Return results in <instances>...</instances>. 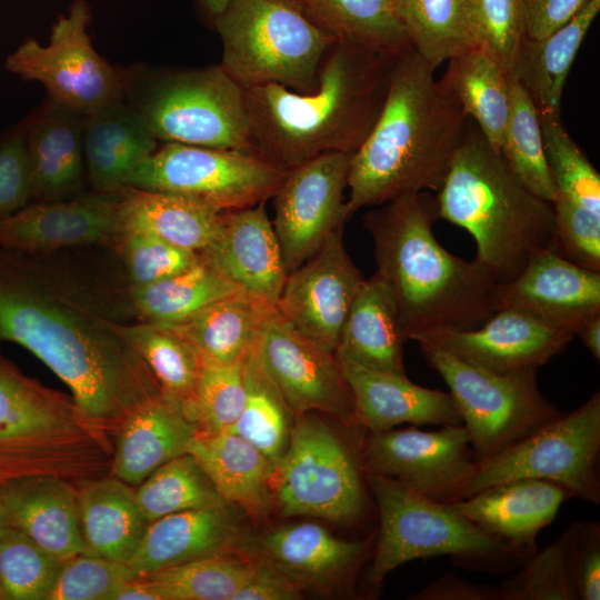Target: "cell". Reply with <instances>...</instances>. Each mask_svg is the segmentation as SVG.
Instances as JSON below:
<instances>
[{"mask_svg": "<svg viewBox=\"0 0 600 600\" xmlns=\"http://www.w3.org/2000/svg\"><path fill=\"white\" fill-rule=\"evenodd\" d=\"M112 251L0 248V341L41 360L69 387L83 416L114 441L126 419L162 393L143 358L117 331L139 318Z\"/></svg>", "mask_w": 600, "mask_h": 600, "instance_id": "cell-1", "label": "cell"}, {"mask_svg": "<svg viewBox=\"0 0 600 600\" xmlns=\"http://www.w3.org/2000/svg\"><path fill=\"white\" fill-rule=\"evenodd\" d=\"M434 69L413 49L392 61L381 112L350 160V219L402 196L438 191L468 126Z\"/></svg>", "mask_w": 600, "mask_h": 600, "instance_id": "cell-2", "label": "cell"}, {"mask_svg": "<svg viewBox=\"0 0 600 600\" xmlns=\"http://www.w3.org/2000/svg\"><path fill=\"white\" fill-rule=\"evenodd\" d=\"M393 60L336 40L313 92L278 83L244 89L253 153L287 171L326 153L353 154L381 112Z\"/></svg>", "mask_w": 600, "mask_h": 600, "instance_id": "cell-3", "label": "cell"}, {"mask_svg": "<svg viewBox=\"0 0 600 600\" xmlns=\"http://www.w3.org/2000/svg\"><path fill=\"white\" fill-rule=\"evenodd\" d=\"M439 219L428 191L373 207L363 226L373 242L377 273L390 287L404 340L437 330L480 327L496 311V280L474 258L442 247L432 227Z\"/></svg>", "mask_w": 600, "mask_h": 600, "instance_id": "cell-4", "label": "cell"}, {"mask_svg": "<svg viewBox=\"0 0 600 600\" xmlns=\"http://www.w3.org/2000/svg\"><path fill=\"white\" fill-rule=\"evenodd\" d=\"M437 193L438 217L473 237L476 258L497 283L516 278L533 254L554 250L551 202L522 184L477 126H467Z\"/></svg>", "mask_w": 600, "mask_h": 600, "instance_id": "cell-5", "label": "cell"}, {"mask_svg": "<svg viewBox=\"0 0 600 600\" xmlns=\"http://www.w3.org/2000/svg\"><path fill=\"white\" fill-rule=\"evenodd\" d=\"M113 440L73 399L26 376L0 350V487L32 474L76 484L111 473Z\"/></svg>", "mask_w": 600, "mask_h": 600, "instance_id": "cell-6", "label": "cell"}, {"mask_svg": "<svg viewBox=\"0 0 600 600\" xmlns=\"http://www.w3.org/2000/svg\"><path fill=\"white\" fill-rule=\"evenodd\" d=\"M379 513V532L367 582L377 590L386 576L417 560L449 556L471 570L503 573L529 557L486 533L450 503L430 499L382 476L366 472Z\"/></svg>", "mask_w": 600, "mask_h": 600, "instance_id": "cell-7", "label": "cell"}, {"mask_svg": "<svg viewBox=\"0 0 600 600\" xmlns=\"http://www.w3.org/2000/svg\"><path fill=\"white\" fill-rule=\"evenodd\" d=\"M222 42V69L243 89L278 83L313 92L336 41L301 0H229L213 19Z\"/></svg>", "mask_w": 600, "mask_h": 600, "instance_id": "cell-8", "label": "cell"}, {"mask_svg": "<svg viewBox=\"0 0 600 600\" xmlns=\"http://www.w3.org/2000/svg\"><path fill=\"white\" fill-rule=\"evenodd\" d=\"M126 96L158 141L253 153L244 89L220 64L127 73Z\"/></svg>", "mask_w": 600, "mask_h": 600, "instance_id": "cell-9", "label": "cell"}, {"mask_svg": "<svg viewBox=\"0 0 600 600\" xmlns=\"http://www.w3.org/2000/svg\"><path fill=\"white\" fill-rule=\"evenodd\" d=\"M270 482L284 517L310 516L340 523H359L366 517L367 479L356 452L312 412L296 416Z\"/></svg>", "mask_w": 600, "mask_h": 600, "instance_id": "cell-10", "label": "cell"}, {"mask_svg": "<svg viewBox=\"0 0 600 600\" xmlns=\"http://www.w3.org/2000/svg\"><path fill=\"white\" fill-rule=\"evenodd\" d=\"M444 380L476 460L498 454L563 414L540 392L537 369L497 373L469 364L427 341H417Z\"/></svg>", "mask_w": 600, "mask_h": 600, "instance_id": "cell-11", "label": "cell"}, {"mask_svg": "<svg viewBox=\"0 0 600 600\" xmlns=\"http://www.w3.org/2000/svg\"><path fill=\"white\" fill-rule=\"evenodd\" d=\"M600 393L496 456L477 460L457 501L516 479L556 482L572 497L600 502ZM456 502V501H454Z\"/></svg>", "mask_w": 600, "mask_h": 600, "instance_id": "cell-12", "label": "cell"}, {"mask_svg": "<svg viewBox=\"0 0 600 600\" xmlns=\"http://www.w3.org/2000/svg\"><path fill=\"white\" fill-rule=\"evenodd\" d=\"M287 172L254 153L168 142L126 187L183 196L224 212L271 199Z\"/></svg>", "mask_w": 600, "mask_h": 600, "instance_id": "cell-13", "label": "cell"}, {"mask_svg": "<svg viewBox=\"0 0 600 600\" xmlns=\"http://www.w3.org/2000/svg\"><path fill=\"white\" fill-rule=\"evenodd\" d=\"M90 20L89 6L74 1L53 24L48 44L27 39L7 57L4 68L41 83L48 98L83 116L124 100L127 73L94 50L87 31Z\"/></svg>", "mask_w": 600, "mask_h": 600, "instance_id": "cell-14", "label": "cell"}, {"mask_svg": "<svg viewBox=\"0 0 600 600\" xmlns=\"http://www.w3.org/2000/svg\"><path fill=\"white\" fill-rule=\"evenodd\" d=\"M352 154L331 152L288 170L272 196L271 221L288 273L349 220L344 199Z\"/></svg>", "mask_w": 600, "mask_h": 600, "instance_id": "cell-15", "label": "cell"}, {"mask_svg": "<svg viewBox=\"0 0 600 600\" xmlns=\"http://www.w3.org/2000/svg\"><path fill=\"white\" fill-rule=\"evenodd\" d=\"M362 460L366 472L394 480L443 503L457 501L477 462L462 423L433 431L413 426L371 432Z\"/></svg>", "mask_w": 600, "mask_h": 600, "instance_id": "cell-16", "label": "cell"}, {"mask_svg": "<svg viewBox=\"0 0 600 600\" xmlns=\"http://www.w3.org/2000/svg\"><path fill=\"white\" fill-rule=\"evenodd\" d=\"M256 352L296 416L317 411L359 426L334 353L304 337L279 312L268 323Z\"/></svg>", "mask_w": 600, "mask_h": 600, "instance_id": "cell-17", "label": "cell"}, {"mask_svg": "<svg viewBox=\"0 0 600 600\" xmlns=\"http://www.w3.org/2000/svg\"><path fill=\"white\" fill-rule=\"evenodd\" d=\"M363 280L346 249L340 228L312 257L288 273L276 308L300 333L334 353Z\"/></svg>", "mask_w": 600, "mask_h": 600, "instance_id": "cell-18", "label": "cell"}, {"mask_svg": "<svg viewBox=\"0 0 600 600\" xmlns=\"http://www.w3.org/2000/svg\"><path fill=\"white\" fill-rule=\"evenodd\" d=\"M120 191L31 201L0 221V248L28 253L103 247L120 239Z\"/></svg>", "mask_w": 600, "mask_h": 600, "instance_id": "cell-19", "label": "cell"}, {"mask_svg": "<svg viewBox=\"0 0 600 600\" xmlns=\"http://www.w3.org/2000/svg\"><path fill=\"white\" fill-rule=\"evenodd\" d=\"M574 333L516 309H500L467 330H437L416 338L474 367L506 373L538 369L561 353Z\"/></svg>", "mask_w": 600, "mask_h": 600, "instance_id": "cell-20", "label": "cell"}, {"mask_svg": "<svg viewBox=\"0 0 600 600\" xmlns=\"http://www.w3.org/2000/svg\"><path fill=\"white\" fill-rule=\"evenodd\" d=\"M497 311L516 309L574 333L600 313V272L552 249L533 254L512 280L496 283Z\"/></svg>", "mask_w": 600, "mask_h": 600, "instance_id": "cell-21", "label": "cell"}, {"mask_svg": "<svg viewBox=\"0 0 600 600\" xmlns=\"http://www.w3.org/2000/svg\"><path fill=\"white\" fill-rule=\"evenodd\" d=\"M199 257L238 289L277 303L288 272L264 202L224 211Z\"/></svg>", "mask_w": 600, "mask_h": 600, "instance_id": "cell-22", "label": "cell"}, {"mask_svg": "<svg viewBox=\"0 0 600 600\" xmlns=\"http://www.w3.org/2000/svg\"><path fill=\"white\" fill-rule=\"evenodd\" d=\"M233 507L186 510L150 522L127 564L146 576L207 557L247 552L250 537Z\"/></svg>", "mask_w": 600, "mask_h": 600, "instance_id": "cell-23", "label": "cell"}, {"mask_svg": "<svg viewBox=\"0 0 600 600\" xmlns=\"http://www.w3.org/2000/svg\"><path fill=\"white\" fill-rule=\"evenodd\" d=\"M571 497L556 482L526 478L491 486L450 504L486 533L530 557L539 532Z\"/></svg>", "mask_w": 600, "mask_h": 600, "instance_id": "cell-24", "label": "cell"}, {"mask_svg": "<svg viewBox=\"0 0 600 600\" xmlns=\"http://www.w3.org/2000/svg\"><path fill=\"white\" fill-rule=\"evenodd\" d=\"M369 549L368 540H343L313 522L290 523L250 538L248 553L277 568L302 589L348 579Z\"/></svg>", "mask_w": 600, "mask_h": 600, "instance_id": "cell-25", "label": "cell"}, {"mask_svg": "<svg viewBox=\"0 0 600 600\" xmlns=\"http://www.w3.org/2000/svg\"><path fill=\"white\" fill-rule=\"evenodd\" d=\"M350 388L356 419L360 427L379 432L402 423L460 424V413L450 392L410 381L406 373H393L340 362Z\"/></svg>", "mask_w": 600, "mask_h": 600, "instance_id": "cell-26", "label": "cell"}, {"mask_svg": "<svg viewBox=\"0 0 600 600\" xmlns=\"http://www.w3.org/2000/svg\"><path fill=\"white\" fill-rule=\"evenodd\" d=\"M0 504L10 527L57 558L83 552L76 483L51 474L17 478L0 487Z\"/></svg>", "mask_w": 600, "mask_h": 600, "instance_id": "cell-27", "label": "cell"}, {"mask_svg": "<svg viewBox=\"0 0 600 600\" xmlns=\"http://www.w3.org/2000/svg\"><path fill=\"white\" fill-rule=\"evenodd\" d=\"M198 431L183 404L160 394L120 427L113 441L111 474L138 487L159 467L187 453Z\"/></svg>", "mask_w": 600, "mask_h": 600, "instance_id": "cell-28", "label": "cell"}, {"mask_svg": "<svg viewBox=\"0 0 600 600\" xmlns=\"http://www.w3.org/2000/svg\"><path fill=\"white\" fill-rule=\"evenodd\" d=\"M84 116L50 98L22 123L32 200H59L82 184Z\"/></svg>", "mask_w": 600, "mask_h": 600, "instance_id": "cell-29", "label": "cell"}, {"mask_svg": "<svg viewBox=\"0 0 600 600\" xmlns=\"http://www.w3.org/2000/svg\"><path fill=\"white\" fill-rule=\"evenodd\" d=\"M277 312L274 303L239 289L181 321L161 324L184 338L202 364L230 366L257 349Z\"/></svg>", "mask_w": 600, "mask_h": 600, "instance_id": "cell-30", "label": "cell"}, {"mask_svg": "<svg viewBox=\"0 0 600 600\" xmlns=\"http://www.w3.org/2000/svg\"><path fill=\"white\" fill-rule=\"evenodd\" d=\"M158 142L124 100L84 116V166L94 191L123 189L132 172L158 149Z\"/></svg>", "mask_w": 600, "mask_h": 600, "instance_id": "cell-31", "label": "cell"}, {"mask_svg": "<svg viewBox=\"0 0 600 600\" xmlns=\"http://www.w3.org/2000/svg\"><path fill=\"white\" fill-rule=\"evenodd\" d=\"M401 323L394 296L374 272L363 280L342 327L334 356L362 368L406 373Z\"/></svg>", "mask_w": 600, "mask_h": 600, "instance_id": "cell-32", "label": "cell"}, {"mask_svg": "<svg viewBox=\"0 0 600 600\" xmlns=\"http://www.w3.org/2000/svg\"><path fill=\"white\" fill-rule=\"evenodd\" d=\"M76 486L82 553L127 563L150 524L134 487L111 473Z\"/></svg>", "mask_w": 600, "mask_h": 600, "instance_id": "cell-33", "label": "cell"}, {"mask_svg": "<svg viewBox=\"0 0 600 600\" xmlns=\"http://www.w3.org/2000/svg\"><path fill=\"white\" fill-rule=\"evenodd\" d=\"M188 452L228 503L256 519L269 513L274 463L254 446L231 431L198 432Z\"/></svg>", "mask_w": 600, "mask_h": 600, "instance_id": "cell-34", "label": "cell"}, {"mask_svg": "<svg viewBox=\"0 0 600 600\" xmlns=\"http://www.w3.org/2000/svg\"><path fill=\"white\" fill-rule=\"evenodd\" d=\"M222 214L174 193L133 187L120 190V236L147 232L176 247L200 253L218 234Z\"/></svg>", "mask_w": 600, "mask_h": 600, "instance_id": "cell-35", "label": "cell"}, {"mask_svg": "<svg viewBox=\"0 0 600 600\" xmlns=\"http://www.w3.org/2000/svg\"><path fill=\"white\" fill-rule=\"evenodd\" d=\"M599 11L600 0H588L569 22L549 36L523 39L510 77L527 90L539 113H560L570 69Z\"/></svg>", "mask_w": 600, "mask_h": 600, "instance_id": "cell-36", "label": "cell"}, {"mask_svg": "<svg viewBox=\"0 0 600 600\" xmlns=\"http://www.w3.org/2000/svg\"><path fill=\"white\" fill-rule=\"evenodd\" d=\"M438 80L500 151L510 110V76L484 51L474 48L449 59Z\"/></svg>", "mask_w": 600, "mask_h": 600, "instance_id": "cell-37", "label": "cell"}, {"mask_svg": "<svg viewBox=\"0 0 600 600\" xmlns=\"http://www.w3.org/2000/svg\"><path fill=\"white\" fill-rule=\"evenodd\" d=\"M334 40L393 60L412 50L397 0H301Z\"/></svg>", "mask_w": 600, "mask_h": 600, "instance_id": "cell-38", "label": "cell"}, {"mask_svg": "<svg viewBox=\"0 0 600 600\" xmlns=\"http://www.w3.org/2000/svg\"><path fill=\"white\" fill-rule=\"evenodd\" d=\"M117 331L143 358L162 396L188 410L202 369V361L193 347L161 323L138 320L119 324Z\"/></svg>", "mask_w": 600, "mask_h": 600, "instance_id": "cell-39", "label": "cell"}, {"mask_svg": "<svg viewBox=\"0 0 600 600\" xmlns=\"http://www.w3.org/2000/svg\"><path fill=\"white\" fill-rule=\"evenodd\" d=\"M236 290L239 289L200 259L169 278L131 286V296L139 320L173 323Z\"/></svg>", "mask_w": 600, "mask_h": 600, "instance_id": "cell-40", "label": "cell"}, {"mask_svg": "<svg viewBox=\"0 0 600 600\" xmlns=\"http://www.w3.org/2000/svg\"><path fill=\"white\" fill-rule=\"evenodd\" d=\"M242 364L246 402L229 431L250 442L274 463L287 449L296 414L264 370L256 350Z\"/></svg>", "mask_w": 600, "mask_h": 600, "instance_id": "cell-41", "label": "cell"}, {"mask_svg": "<svg viewBox=\"0 0 600 600\" xmlns=\"http://www.w3.org/2000/svg\"><path fill=\"white\" fill-rule=\"evenodd\" d=\"M257 558L248 552L207 557L141 576L161 600H232L251 577Z\"/></svg>", "mask_w": 600, "mask_h": 600, "instance_id": "cell-42", "label": "cell"}, {"mask_svg": "<svg viewBox=\"0 0 600 600\" xmlns=\"http://www.w3.org/2000/svg\"><path fill=\"white\" fill-rule=\"evenodd\" d=\"M500 153L522 184L552 202L556 189L549 172L540 114L527 90L510 77V110Z\"/></svg>", "mask_w": 600, "mask_h": 600, "instance_id": "cell-43", "label": "cell"}, {"mask_svg": "<svg viewBox=\"0 0 600 600\" xmlns=\"http://www.w3.org/2000/svg\"><path fill=\"white\" fill-rule=\"evenodd\" d=\"M399 13L413 50L434 70L452 57L477 48L463 0H399Z\"/></svg>", "mask_w": 600, "mask_h": 600, "instance_id": "cell-44", "label": "cell"}, {"mask_svg": "<svg viewBox=\"0 0 600 600\" xmlns=\"http://www.w3.org/2000/svg\"><path fill=\"white\" fill-rule=\"evenodd\" d=\"M136 496L150 522L180 511L228 503L189 452L154 470L138 486Z\"/></svg>", "mask_w": 600, "mask_h": 600, "instance_id": "cell-45", "label": "cell"}, {"mask_svg": "<svg viewBox=\"0 0 600 600\" xmlns=\"http://www.w3.org/2000/svg\"><path fill=\"white\" fill-rule=\"evenodd\" d=\"M540 127L554 200L600 214V174L570 137L560 113L543 112Z\"/></svg>", "mask_w": 600, "mask_h": 600, "instance_id": "cell-46", "label": "cell"}, {"mask_svg": "<svg viewBox=\"0 0 600 600\" xmlns=\"http://www.w3.org/2000/svg\"><path fill=\"white\" fill-rule=\"evenodd\" d=\"M64 561L20 530L0 537V590L3 600H47Z\"/></svg>", "mask_w": 600, "mask_h": 600, "instance_id": "cell-47", "label": "cell"}, {"mask_svg": "<svg viewBox=\"0 0 600 600\" xmlns=\"http://www.w3.org/2000/svg\"><path fill=\"white\" fill-rule=\"evenodd\" d=\"M499 587L502 600H579L566 533L536 550Z\"/></svg>", "mask_w": 600, "mask_h": 600, "instance_id": "cell-48", "label": "cell"}, {"mask_svg": "<svg viewBox=\"0 0 600 600\" xmlns=\"http://www.w3.org/2000/svg\"><path fill=\"white\" fill-rule=\"evenodd\" d=\"M463 7L476 47L510 76L526 37L522 0H463Z\"/></svg>", "mask_w": 600, "mask_h": 600, "instance_id": "cell-49", "label": "cell"}, {"mask_svg": "<svg viewBox=\"0 0 600 600\" xmlns=\"http://www.w3.org/2000/svg\"><path fill=\"white\" fill-rule=\"evenodd\" d=\"M243 361L230 366L202 364L188 411L198 432L229 431L246 402Z\"/></svg>", "mask_w": 600, "mask_h": 600, "instance_id": "cell-50", "label": "cell"}, {"mask_svg": "<svg viewBox=\"0 0 600 600\" xmlns=\"http://www.w3.org/2000/svg\"><path fill=\"white\" fill-rule=\"evenodd\" d=\"M133 287L174 276L199 262V253L176 247L147 232H127L114 247Z\"/></svg>", "mask_w": 600, "mask_h": 600, "instance_id": "cell-51", "label": "cell"}, {"mask_svg": "<svg viewBox=\"0 0 600 600\" xmlns=\"http://www.w3.org/2000/svg\"><path fill=\"white\" fill-rule=\"evenodd\" d=\"M139 574L127 563L80 553L64 561L47 600H112Z\"/></svg>", "mask_w": 600, "mask_h": 600, "instance_id": "cell-52", "label": "cell"}, {"mask_svg": "<svg viewBox=\"0 0 600 600\" xmlns=\"http://www.w3.org/2000/svg\"><path fill=\"white\" fill-rule=\"evenodd\" d=\"M31 201L26 134L21 126L0 140V221Z\"/></svg>", "mask_w": 600, "mask_h": 600, "instance_id": "cell-53", "label": "cell"}, {"mask_svg": "<svg viewBox=\"0 0 600 600\" xmlns=\"http://www.w3.org/2000/svg\"><path fill=\"white\" fill-rule=\"evenodd\" d=\"M579 600L600 599V524L576 521L564 532Z\"/></svg>", "mask_w": 600, "mask_h": 600, "instance_id": "cell-54", "label": "cell"}, {"mask_svg": "<svg viewBox=\"0 0 600 600\" xmlns=\"http://www.w3.org/2000/svg\"><path fill=\"white\" fill-rule=\"evenodd\" d=\"M588 0H522L524 38L542 39L569 22Z\"/></svg>", "mask_w": 600, "mask_h": 600, "instance_id": "cell-55", "label": "cell"}, {"mask_svg": "<svg viewBox=\"0 0 600 600\" xmlns=\"http://www.w3.org/2000/svg\"><path fill=\"white\" fill-rule=\"evenodd\" d=\"M256 557V556H254ZM257 558L251 577L234 593L232 600H296L302 588L267 561Z\"/></svg>", "mask_w": 600, "mask_h": 600, "instance_id": "cell-56", "label": "cell"}, {"mask_svg": "<svg viewBox=\"0 0 600 600\" xmlns=\"http://www.w3.org/2000/svg\"><path fill=\"white\" fill-rule=\"evenodd\" d=\"M412 600H502L500 587L466 581L448 572L410 597Z\"/></svg>", "mask_w": 600, "mask_h": 600, "instance_id": "cell-57", "label": "cell"}, {"mask_svg": "<svg viewBox=\"0 0 600 600\" xmlns=\"http://www.w3.org/2000/svg\"><path fill=\"white\" fill-rule=\"evenodd\" d=\"M112 600H161L160 594L144 577L123 582L112 597Z\"/></svg>", "mask_w": 600, "mask_h": 600, "instance_id": "cell-58", "label": "cell"}, {"mask_svg": "<svg viewBox=\"0 0 600 600\" xmlns=\"http://www.w3.org/2000/svg\"><path fill=\"white\" fill-rule=\"evenodd\" d=\"M592 357L600 360V313L588 319L576 332Z\"/></svg>", "mask_w": 600, "mask_h": 600, "instance_id": "cell-59", "label": "cell"}, {"mask_svg": "<svg viewBox=\"0 0 600 600\" xmlns=\"http://www.w3.org/2000/svg\"><path fill=\"white\" fill-rule=\"evenodd\" d=\"M203 9L214 19L228 4L229 0H199Z\"/></svg>", "mask_w": 600, "mask_h": 600, "instance_id": "cell-60", "label": "cell"}, {"mask_svg": "<svg viewBox=\"0 0 600 600\" xmlns=\"http://www.w3.org/2000/svg\"><path fill=\"white\" fill-rule=\"evenodd\" d=\"M9 522H8V519H7V516L4 513V510L3 508L1 507L0 504V537L2 536V533L7 530V528H9Z\"/></svg>", "mask_w": 600, "mask_h": 600, "instance_id": "cell-61", "label": "cell"}, {"mask_svg": "<svg viewBox=\"0 0 600 600\" xmlns=\"http://www.w3.org/2000/svg\"><path fill=\"white\" fill-rule=\"evenodd\" d=\"M0 600H3V596H2L1 590H0Z\"/></svg>", "mask_w": 600, "mask_h": 600, "instance_id": "cell-62", "label": "cell"}, {"mask_svg": "<svg viewBox=\"0 0 600 600\" xmlns=\"http://www.w3.org/2000/svg\"><path fill=\"white\" fill-rule=\"evenodd\" d=\"M397 1H399V0H397Z\"/></svg>", "mask_w": 600, "mask_h": 600, "instance_id": "cell-63", "label": "cell"}]
</instances>
